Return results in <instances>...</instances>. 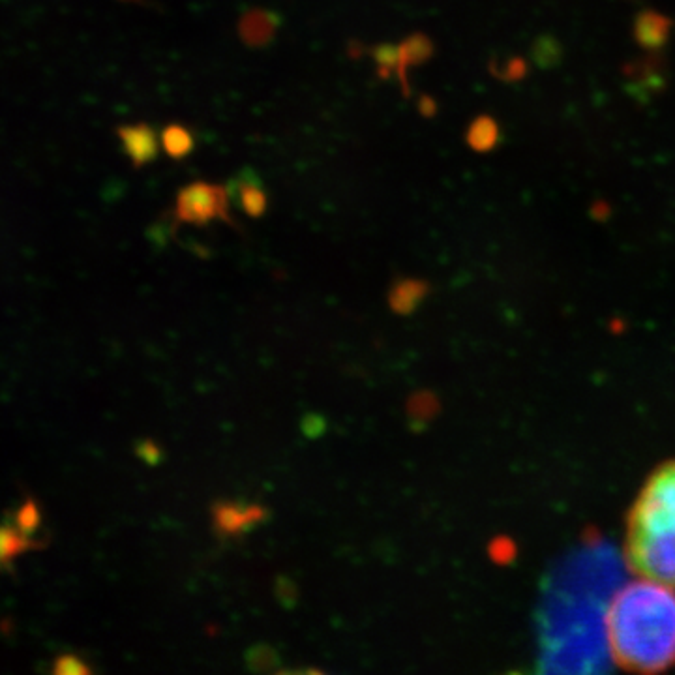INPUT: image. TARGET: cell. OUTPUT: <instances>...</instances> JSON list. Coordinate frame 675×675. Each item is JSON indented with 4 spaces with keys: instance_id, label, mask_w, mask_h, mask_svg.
Returning a JSON list of instances; mask_svg holds the SVG:
<instances>
[{
    "instance_id": "cell-12",
    "label": "cell",
    "mask_w": 675,
    "mask_h": 675,
    "mask_svg": "<svg viewBox=\"0 0 675 675\" xmlns=\"http://www.w3.org/2000/svg\"><path fill=\"white\" fill-rule=\"evenodd\" d=\"M246 664H248V668L252 672L267 674V672H274L276 670V666L280 664V655H278V651L272 645H254L246 653Z\"/></svg>"
},
{
    "instance_id": "cell-4",
    "label": "cell",
    "mask_w": 675,
    "mask_h": 675,
    "mask_svg": "<svg viewBox=\"0 0 675 675\" xmlns=\"http://www.w3.org/2000/svg\"><path fill=\"white\" fill-rule=\"evenodd\" d=\"M267 520V510L237 501H222L212 509V522L222 537H240Z\"/></svg>"
},
{
    "instance_id": "cell-6",
    "label": "cell",
    "mask_w": 675,
    "mask_h": 675,
    "mask_svg": "<svg viewBox=\"0 0 675 675\" xmlns=\"http://www.w3.org/2000/svg\"><path fill=\"white\" fill-rule=\"evenodd\" d=\"M237 195H239L240 207L252 218L263 216L269 207L267 194L252 171H244L240 175V180L237 182Z\"/></svg>"
},
{
    "instance_id": "cell-15",
    "label": "cell",
    "mask_w": 675,
    "mask_h": 675,
    "mask_svg": "<svg viewBox=\"0 0 675 675\" xmlns=\"http://www.w3.org/2000/svg\"><path fill=\"white\" fill-rule=\"evenodd\" d=\"M276 597L284 604L285 608H293L299 599V589L295 582H291L289 578H278L276 580Z\"/></svg>"
},
{
    "instance_id": "cell-1",
    "label": "cell",
    "mask_w": 675,
    "mask_h": 675,
    "mask_svg": "<svg viewBox=\"0 0 675 675\" xmlns=\"http://www.w3.org/2000/svg\"><path fill=\"white\" fill-rule=\"evenodd\" d=\"M604 645L627 672L659 674L675 664V587L636 576L604 610Z\"/></svg>"
},
{
    "instance_id": "cell-7",
    "label": "cell",
    "mask_w": 675,
    "mask_h": 675,
    "mask_svg": "<svg viewBox=\"0 0 675 675\" xmlns=\"http://www.w3.org/2000/svg\"><path fill=\"white\" fill-rule=\"evenodd\" d=\"M276 30V17L267 12H250L240 23V36L252 45H263L269 42Z\"/></svg>"
},
{
    "instance_id": "cell-8",
    "label": "cell",
    "mask_w": 675,
    "mask_h": 675,
    "mask_svg": "<svg viewBox=\"0 0 675 675\" xmlns=\"http://www.w3.org/2000/svg\"><path fill=\"white\" fill-rule=\"evenodd\" d=\"M32 548V537L19 525H0V567L12 563L15 557Z\"/></svg>"
},
{
    "instance_id": "cell-14",
    "label": "cell",
    "mask_w": 675,
    "mask_h": 675,
    "mask_svg": "<svg viewBox=\"0 0 675 675\" xmlns=\"http://www.w3.org/2000/svg\"><path fill=\"white\" fill-rule=\"evenodd\" d=\"M374 59L377 62V70L383 77L390 74V70L398 68V49L390 45H379L374 49Z\"/></svg>"
},
{
    "instance_id": "cell-9",
    "label": "cell",
    "mask_w": 675,
    "mask_h": 675,
    "mask_svg": "<svg viewBox=\"0 0 675 675\" xmlns=\"http://www.w3.org/2000/svg\"><path fill=\"white\" fill-rule=\"evenodd\" d=\"M162 145H164L167 156H171L175 160H182L188 154H192V150H194V135L184 126L171 124L162 132Z\"/></svg>"
},
{
    "instance_id": "cell-3",
    "label": "cell",
    "mask_w": 675,
    "mask_h": 675,
    "mask_svg": "<svg viewBox=\"0 0 675 675\" xmlns=\"http://www.w3.org/2000/svg\"><path fill=\"white\" fill-rule=\"evenodd\" d=\"M175 216L182 224L207 225L214 220L233 224L229 216V192L220 184L192 182L177 195Z\"/></svg>"
},
{
    "instance_id": "cell-10",
    "label": "cell",
    "mask_w": 675,
    "mask_h": 675,
    "mask_svg": "<svg viewBox=\"0 0 675 675\" xmlns=\"http://www.w3.org/2000/svg\"><path fill=\"white\" fill-rule=\"evenodd\" d=\"M432 53V45L424 36H411L402 47H398V68L396 72L400 75L402 83L405 85V70L413 64H419L422 60L428 59Z\"/></svg>"
},
{
    "instance_id": "cell-11",
    "label": "cell",
    "mask_w": 675,
    "mask_h": 675,
    "mask_svg": "<svg viewBox=\"0 0 675 675\" xmlns=\"http://www.w3.org/2000/svg\"><path fill=\"white\" fill-rule=\"evenodd\" d=\"M422 289L424 285L413 280H402L394 285L392 293H390L389 302L392 310L396 312H411L417 304V300L422 297Z\"/></svg>"
},
{
    "instance_id": "cell-2",
    "label": "cell",
    "mask_w": 675,
    "mask_h": 675,
    "mask_svg": "<svg viewBox=\"0 0 675 675\" xmlns=\"http://www.w3.org/2000/svg\"><path fill=\"white\" fill-rule=\"evenodd\" d=\"M625 559L636 576L675 587V460L659 465L632 503Z\"/></svg>"
},
{
    "instance_id": "cell-5",
    "label": "cell",
    "mask_w": 675,
    "mask_h": 675,
    "mask_svg": "<svg viewBox=\"0 0 675 675\" xmlns=\"http://www.w3.org/2000/svg\"><path fill=\"white\" fill-rule=\"evenodd\" d=\"M119 139L126 156L135 167H143L158 156V137L149 124H134L119 128Z\"/></svg>"
},
{
    "instance_id": "cell-13",
    "label": "cell",
    "mask_w": 675,
    "mask_h": 675,
    "mask_svg": "<svg viewBox=\"0 0 675 675\" xmlns=\"http://www.w3.org/2000/svg\"><path fill=\"white\" fill-rule=\"evenodd\" d=\"M495 139H497V128L490 119L475 120L469 128V134H467V141L475 150L490 149L494 145Z\"/></svg>"
},
{
    "instance_id": "cell-16",
    "label": "cell",
    "mask_w": 675,
    "mask_h": 675,
    "mask_svg": "<svg viewBox=\"0 0 675 675\" xmlns=\"http://www.w3.org/2000/svg\"><path fill=\"white\" fill-rule=\"evenodd\" d=\"M55 672L64 675L89 674L90 668L87 664H83V660L77 659L74 655H64L55 662Z\"/></svg>"
}]
</instances>
